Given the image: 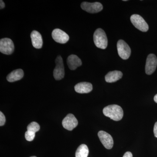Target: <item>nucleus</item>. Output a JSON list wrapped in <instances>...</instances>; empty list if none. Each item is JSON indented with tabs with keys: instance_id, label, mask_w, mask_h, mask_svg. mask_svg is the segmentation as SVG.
<instances>
[{
	"instance_id": "f257e3e1",
	"label": "nucleus",
	"mask_w": 157,
	"mask_h": 157,
	"mask_svg": "<svg viewBox=\"0 0 157 157\" xmlns=\"http://www.w3.org/2000/svg\"><path fill=\"white\" fill-rule=\"evenodd\" d=\"M104 115L115 121L121 120L123 117L122 108L117 105H110L104 107L103 109Z\"/></svg>"
},
{
	"instance_id": "f03ea898",
	"label": "nucleus",
	"mask_w": 157,
	"mask_h": 157,
	"mask_svg": "<svg viewBox=\"0 0 157 157\" xmlns=\"http://www.w3.org/2000/svg\"><path fill=\"white\" fill-rule=\"evenodd\" d=\"M94 41L98 48L103 49L107 48L108 41L107 35L104 30L101 29L96 30L94 34Z\"/></svg>"
},
{
	"instance_id": "7ed1b4c3",
	"label": "nucleus",
	"mask_w": 157,
	"mask_h": 157,
	"mask_svg": "<svg viewBox=\"0 0 157 157\" xmlns=\"http://www.w3.org/2000/svg\"><path fill=\"white\" fill-rule=\"evenodd\" d=\"M55 63L56 66L54 70L53 76L56 80H61L65 76L64 66L62 57L60 56L57 57Z\"/></svg>"
},
{
	"instance_id": "20e7f679",
	"label": "nucleus",
	"mask_w": 157,
	"mask_h": 157,
	"mask_svg": "<svg viewBox=\"0 0 157 157\" xmlns=\"http://www.w3.org/2000/svg\"><path fill=\"white\" fill-rule=\"evenodd\" d=\"M131 21L135 28L143 32L148 31L149 26L143 17L138 14H133L131 17Z\"/></svg>"
},
{
	"instance_id": "39448f33",
	"label": "nucleus",
	"mask_w": 157,
	"mask_h": 157,
	"mask_svg": "<svg viewBox=\"0 0 157 157\" xmlns=\"http://www.w3.org/2000/svg\"><path fill=\"white\" fill-rule=\"evenodd\" d=\"M117 49L119 55L121 58L123 59H127L131 56V48L124 40H119L118 41Z\"/></svg>"
},
{
	"instance_id": "423d86ee",
	"label": "nucleus",
	"mask_w": 157,
	"mask_h": 157,
	"mask_svg": "<svg viewBox=\"0 0 157 157\" xmlns=\"http://www.w3.org/2000/svg\"><path fill=\"white\" fill-rule=\"evenodd\" d=\"M14 46L13 41L9 38H3L0 40V52L6 55H11L14 52Z\"/></svg>"
},
{
	"instance_id": "0eeeda50",
	"label": "nucleus",
	"mask_w": 157,
	"mask_h": 157,
	"mask_svg": "<svg viewBox=\"0 0 157 157\" xmlns=\"http://www.w3.org/2000/svg\"><path fill=\"white\" fill-rule=\"evenodd\" d=\"M81 7L82 10L90 13H97L102 11L103 6L100 2L90 3L83 2L81 4Z\"/></svg>"
},
{
	"instance_id": "6e6552de",
	"label": "nucleus",
	"mask_w": 157,
	"mask_h": 157,
	"mask_svg": "<svg viewBox=\"0 0 157 157\" xmlns=\"http://www.w3.org/2000/svg\"><path fill=\"white\" fill-rule=\"evenodd\" d=\"M157 66V58L153 54L149 55L147 58L145 65V73L147 75H151L155 72Z\"/></svg>"
},
{
	"instance_id": "1a4fd4ad",
	"label": "nucleus",
	"mask_w": 157,
	"mask_h": 157,
	"mask_svg": "<svg viewBox=\"0 0 157 157\" xmlns=\"http://www.w3.org/2000/svg\"><path fill=\"white\" fill-rule=\"evenodd\" d=\"M99 139L105 148L110 149L113 145V140L112 136L107 132L104 131H100L98 133Z\"/></svg>"
},
{
	"instance_id": "9d476101",
	"label": "nucleus",
	"mask_w": 157,
	"mask_h": 157,
	"mask_svg": "<svg viewBox=\"0 0 157 157\" xmlns=\"http://www.w3.org/2000/svg\"><path fill=\"white\" fill-rule=\"evenodd\" d=\"M52 36L55 41L60 44L67 43L70 38L67 34L59 29L53 30L52 33Z\"/></svg>"
},
{
	"instance_id": "9b49d317",
	"label": "nucleus",
	"mask_w": 157,
	"mask_h": 157,
	"mask_svg": "<svg viewBox=\"0 0 157 157\" xmlns=\"http://www.w3.org/2000/svg\"><path fill=\"white\" fill-rule=\"evenodd\" d=\"M78 124V121L75 117L71 113L68 114L62 121L63 127L68 131H72L77 126Z\"/></svg>"
},
{
	"instance_id": "f8f14e48",
	"label": "nucleus",
	"mask_w": 157,
	"mask_h": 157,
	"mask_svg": "<svg viewBox=\"0 0 157 157\" xmlns=\"http://www.w3.org/2000/svg\"><path fill=\"white\" fill-rule=\"evenodd\" d=\"M32 44L34 48L39 49L42 48L43 45V40L42 36L37 31H33L31 34Z\"/></svg>"
},
{
	"instance_id": "ddd939ff",
	"label": "nucleus",
	"mask_w": 157,
	"mask_h": 157,
	"mask_svg": "<svg viewBox=\"0 0 157 157\" xmlns=\"http://www.w3.org/2000/svg\"><path fill=\"white\" fill-rule=\"evenodd\" d=\"M67 63L70 70H74L82 64L81 60L75 55H71L68 57Z\"/></svg>"
},
{
	"instance_id": "4468645a",
	"label": "nucleus",
	"mask_w": 157,
	"mask_h": 157,
	"mask_svg": "<svg viewBox=\"0 0 157 157\" xmlns=\"http://www.w3.org/2000/svg\"><path fill=\"white\" fill-rule=\"evenodd\" d=\"M75 91L79 94H87L93 90L91 83L88 82H81L75 85Z\"/></svg>"
},
{
	"instance_id": "2eb2a0df",
	"label": "nucleus",
	"mask_w": 157,
	"mask_h": 157,
	"mask_svg": "<svg viewBox=\"0 0 157 157\" xmlns=\"http://www.w3.org/2000/svg\"><path fill=\"white\" fill-rule=\"evenodd\" d=\"M24 74V71L21 69L14 70L7 76V80L11 82L18 81L23 77Z\"/></svg>"
},
{
	"instance_id": "dca6fc26",
	"label": "nucleus",
	"mask_w": 157,
	"mask_h": 157,
	"mask_svg": "<svg viewBox=\"0 0 157 157\" xmlns=\"http://www.w3.org/2000/svg\"><path fill=\"white\" fill-rule=\"evenodd\" d=\"M123 73L119 71H111L105 76V80L107 82H114L119 80L122 77Z\"/></svg>"
},
{
	"instance_id": "f3484780",
	"label": "nucleus",
	"mask_w": 157,
	"mask_h": 157,
	"mask_svg": "<svg viewBox=\"0 0 157 157\" xmlns=\"http://www.w3.org/2000/svg\"><path fill=\"white\" fill-rule=\"evenodd\" d=\"M89 151L88 147L86 144H81L76 150V157H87Z\"/></svg>"
},
{
	"instance_id": "a211bd4d",
	"label": "nucleus",
	"mask_w": 157,
	"mask_h": 157,
	"mask_svg": "<svg viewBox=\"0 0 157 157\" xmlns=\"http://www.w3.org/2000/svg\"><path fill=\"white\" fill-rule=\"evenodd\" d=\"M40 126L39 124L36 122H33L29 124L27 127V131L32 133L36 134V132H38L40 129Z\"/></svg>"
},
{
	"instance_id": "6ab92c4d",
	"label": "nucleus",
	"mask_w": 157,
	"mask_h": 157,
	"mask_svg": "<svg viewBox=\"0 0 157 157\" xmlns=\"http://www.w3.org/2000/svg\"><path fill=\"white\" fill-rule=\"evenodd\" d=\"M6 119L3 113L0 112V126H2L6 123Z\"/></svg>"
},
{
	"instance_id": "aec40b11",
	"label": "nucleus",
	"mask_w": 157,
	"mask_h": 157,
	"mask_svg": "<svg viewBox=\"0 0 157 157\" xmlns=\"http://www.w3.org/2000/svg\"><path fill=\"white\" fill-rule=\"evenodd\" d=\"M154 133L155 136L157 138V122L155 124L154 128Z\"/></svg>"
},
{
	"instance_id": "412c9836",
	"label": "nucleus",
	"mask_w": 157,
	"mask_h": 157,
	"mask_svg": "<svg viewBox=\"0 0 157 157\" xmlns=\"http://www.w3.org/2000/svg\"><path fill=\"white\" fill-rule=\"evenodd\" d=\"M123 157H133V155L131 152L128 151L124 154Z\"/></svg>"
},
{
	"instance_id": "4be33fe9",
	"label": "nucleus",
	"mask_w": 157,
	"mask_h": 157,
	"mask_svg": "<svg viewBox=\"0 0 157 157\" xmlns=\"http://www.w3.org/2000/svg\"><path fill=\"white\" fill-rule=\"evenodd\" d=\"M5 7V4L4 3V2L2 0L0 1V9H4Z\"/></svg>"
},
{
	"instance_id": "5701e85b",
	"label": "nucleus",
	"mask_w": 157,
	"mask_h": 157,
	"mask_svg": "<svg viewBox=\"0 0 157 157\" xmlns=\"http://www.w3.org/2000/svg\"><path fill=\"white\" fill-rule=\"evenodd\" d=\"M154 99L155 102L157 103V94L155 96Z\"/></svg>"
},
{
	"instance_id": "b1692460",
	"label": "nucleus",
	"mask_w": 157,
	"mask_h": 157,
	"mask_svg": "<svg viewBox=\"0 0 157 157\" xmlns=\"http://www.w3.org/2000/svg\"><path fill=\"white\" fill-rule=\"evenodd\" d=\"M30 157H37L35 156H31Z\"/></svg>"
}]
</instances>
